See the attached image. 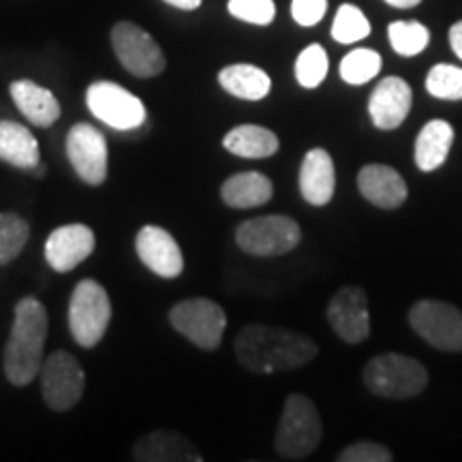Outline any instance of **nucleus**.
<instances>
[{
  "label": "nucleus",
  "mask_w": 462,
  "mask_h": 462,
  "mask_svg": "<svg viewBox=\"0 0 462 462\" xmlns=\"http://www.w3.org/2000/svg\"><path fill=\"white\" fill-rule=\"evenodd\" d=\"M234 354L246 371L251 373H279L296 371L313 362L319 346L310 337L279 326L242 328L234 340Z\"/></svg>",
  "instance_id": "nucleus-1"
},
{
  "label": "nucleus",
  "mask_w": 462,
  "mask_h": 462,
  "mask_svg": "<svg viewBox=\"0 0 462 462\" xmlns=\"http://www.w3.org/2000/svg\"><path fill=\"white\" fill-rule=\"evenodd\" d=\"M45 338H48V310L37 298H22L15 304L14 326L5 345V377L15 388H26L42 371Z\"/></svg>",
  "instance_id": "nucleus-2"
},
{
  "label": "nucleus",
  "mask_w": 462,
  "mask_h": 462,
  "mask_svg": "<svg viewBox=\"0 0 462 462\" xmlns=\"http://www.w3.org/2000/svg\"><path fill=\"white\" fill-rule=\"evenodd\" d=\"M323 439L321 415L304 394H289L276 429V454L285 460H304L319 448Z\"/></svg>",
  "instance_id": "nucleus-3"
},
{
  "label": "nucleus",
  "mask_w": 462,
  "mask_h": 462,
  "mask_svg": "<svg viewBox=\"0 0 462 462\" xmlns=\"http://www.w3.org/2000/svg\"><path fill=\"white\" fill-rule=\"evenodd\" d=\"M364 383L374 396L404 401L421 394L429 385V371L420 360L402 354H381L364 366Z\"/></svg>",
  "instance_id": "nucleus-4"
},
{
  "label": "nucleus",
  "mask_w": 462,
  "mask_h": 462,
  "mask_svg": "<svg viewBox=\"0 0 462 462\" xmlns=\"http://www.w3.org/2000/svg\"><path fill=\"white\" fill-rule=\"evenodd\" d=\"M112 319V302L101 282L84 279L73 289L69 302V330L84 349H92L106 337Z\"/></svg>",
  "instance_id": "nucleus-5"
},
{
  "label": "nucleus",
  "mask_w": 462,
  "mask_h": 462,
  "mask_svg": "<svg viewBox=\"0 0 462 462\" xmlns=\"http://www.w3.org/2000/svg\"><path fill=\"white\" fill-rule=\"evenodd\" d=\"M302 240V229L285 215L248 218L236 229V245L253 257H276L291 253Z\"/></svg>",
  "instance_id": "nucleus-6"
},
{
  "label": "nucleus",
  "mask_w": 462,
  "mask_h": 462,
  "mask_svg": "<svg viewBox=\"0 0 462 462\" xmlns=\"http://www.w3.org/2000/svg\"><path fill=\"white\" fill-rule=\"evenodd\" d=\"M173 330L182 334L195 346L204 351H215L221 345L227 315L217 302L208 298H189L178 302L170 310Z\"/></svg>",
  "instance_id": "nucleus-7"
},
{
  "label": "nucleus",
  "mask_w": 462,
  "mask_h": 462,
  "mask_svg": "<svg viewBox=\"0 0 462 462\" xmlns=\"http://www.w3.org/2000/svg\"><path fill=\"white\" fill-rule=\"evenodd\" d=\"M112 50L126 71L140 79L157 78L165 71V54L150 32L135 22H116L112 28Z\"/></svg>",
  "instance_id": "nucleus-8"
},
{
  "label": "nucleus",
  "mask_w": 462,
  "mask_h": 462,
  "mask_svg": "<svg viewBox=\"0 0 462 462\" xmlns=\"http://www.w3.org/2000/svg\"><path fill=\"white\" fill-rule=\"evenodd\" d=\"M409 323L421 340L446 354H462V313L441 300H420L409 310Z\"/></svg>",
  "instance_id": "nucleus-9"
},
{
  "label": "nucleus",
  "mask_w": 462,
  "mask_h": 462,
  "mask_svg": "<svg viewBox=\"0 0 462 462\" xmlns=\"http://www.w3.org/2000/svg\"><path fill=\"white\" fill-rule=\"evenodd\" d=\"M39 377H42L43 401L51 411H71L84 396V368L67 351H54L48 360H43Z\"/></svg>",
  "instance_id": "nucleus-10"
},
{
  "label": "nucleus",
  "mask_w": 462,
  "mask_h": 462,
  "mask_svg": "<svg viewBox=\"0 0 462 462\" xmlns=\"http://www.w3.org/2000/svg\"><path fill=\"white\" fill-rule=\"evenodd\" d=\"M86 106L95 118L116 131L140 129L146 123V107L133 92L114 82H95L86 90Z\"/></svg>",
  "instance_id": "nucleus-11"
},
{
  "label": "nucleus",
  "mask_w": 462,
  "mask_h": 462,
  "mask_svg": "<svg viewBox=\"0 0 462 462\" xmlns=\"http://www.w3.org/2000/svg\"><path fill=\"white\" fill-rule=\"evenodd\" d=\"M67 157L79 180L99 187L107 178V140L88 123L73 125L67 133Z\"/></svg>",
  "instance_id": "nucleus-12"
},
{
  "label": "nucleus",
  "mask_w": 462,
  "mask_h": 462,
  "mask_svg": "<svg viewBox=\"0 0 462 462\" xmlns=\"http://www.w3.org/2000/svg\"><path fill=\"white\" fill-rule=\"evenodd\" d=\"M328 323L340 340L360 345L371 337V313H368L366 291L357 285L340 287L326 310Z\"/></svg>",
  "instance_id": "nucleus-13"
},
{
  "label": "nucleus",
  "mask_w": 462,
  "mask_h": 462,
  "mask_svg": "<svg viewBox=\"0 0 462 462\" xmlns=\"http://www.w3.org/2000/svg\"><path fill=\"white\" fill-rule=\"evenodd\" d=\"M135 251L150 273L161 279H176L184 270L180 246L170 231L157 225H146L135 238Z\"/></svg>",
  "instance_id": "nucleus-14"
},
{
  "label": "nucleus",
  "mask_w": 462,
  "mask_h": 462,
  "mask_svg": "<svg viewBox=\"0 0 462 462\" xmlns=\"http://www.w3.org/2000/svg\"><path fill=\"white\" fill-rule=\"evenodd\" d=\"M95 251V234L88 225H62L50 234L45 242V259L50 268L65 274L86 262Z\"/></svg>",
  "instance_id": "nucleus-15"
},
{
  "label": "nucleus",
  "mask_w": 462,
  "mask_h": 462,
  "mask_svg": "<svg viewBox=\"0 0 462 462\" xmlns=\"http://www.w3.org/2000/svg\"><path fill=\"white\" fill-rule=\"evenodd\" d=\"M413 106L411 86L402 78L390 75L374 86L371 101H368V114L373 125L381 131H394L407 120Z\"/></svg>",
  "instance_id": "nucleus-16"
},
{
  "label": "nucleus",
  "mask_w": 462,
  "mask_h": 462,
  "mask_svg": "<svg viewBox=\"0 0 462 462\" xmlns=\"http://www.w3.org/2000/svg\"><path fill=\"white\" fill-rule=\"evenodd\" d=\"M357 189L368 204L381 210H396L409 198V189L404 178L394 167L371 163L364 165L357 173Z\"/></svg>",
  "instance_id": "nucleus-17"
},
{
  "label": "nucleus",
  "mask_w": 462,
  "mask_h": 462,
  "mask_svg": "<svg viewBox=\"0 0 462 462\" xmlns=\"http://www.w3.org/2000/svg\"><path fill=\"white\" fill-rule=\"evenodd\" d=\"M337 189V170L330 152L323 148H313L304 154L300 165V193L306 204L328 206L334 198Z\"/></svg>",
  "instance_id": "nucleus-18"
},
{
  "label": "nucleus",
  "mask_w": 462,
  "mask_h": 462,
  "mask_svg": "<svg viewBox=\"0 0 462 462\" xmlns=\"http://www.w3.org/2000/svg\"><path fill=\"white\" fill-rule=\"evenodd\" d=\"M9 92L22 116L39 129H48L60 118L62 109L54 92L34 84L32 79H15V82H11Z\"/></svg>",
  "instance_id": "nucleus-19"
},
{
  "label": "nucleus",
  "mask_w": 462,
  "mask_h": 462,
  "mask_svg": "<svg viewBox=\"0 0 462 462\" xmlns=\"http://www.w3.org/2000/svg\"><path fill=\"white\" fill-rule=\"evenodd\" d=\"M133 460L140 462H201L198 448L171 430H154L133 446Z\"/></svg>",
  "instance_id": "nucleus-20"
},
{
  "label": "nucleus",
  "mask_w": 462,
  "mask_h": 462,
  "mask_svg": "<svg viewBox=\"0 0 462 462\" xmlns=\"http://www.w3.org/2000/svg\"><path fill=\"white\" fill-rule=\"evenodd\" d=\"M274 195L273 180L259 171H240L229 176L221 187V199L236 210L265 206Z\"/></svg>",
  "instance_id": "nucleus-21"
},
{
  "label": "nucleus",
  "mask_w": 462,
  "mask_h": 462,
  "mask_svg": "<svg viewBox=\"0 0 462 462\" xmlns=\"http://www.w3.org/2000/svg\"><path fill=\"white\" fill-rule=\"evenodd\" d=\"M0 161L17 170H32L42 163V150L32 131L14 120H0Z\"/></svg>",
  "instance_id": "nucleus-22"
},
{
  "label": "nucleus",
  "mask_w": 462,
  "mask_h": 462,
  "mask_svg": "<svg viewBox=\"0 0 462 462\" xmlns=\"http://www.w3.org/2000/svg\"><path fill=\"white\" fill-rule=\"evenodd\" d=\"M454 143V129L446 120H430L415 140V165L421 171H435L446 163Z\"/></svg>",
  "instance_id": "nucleus-23"
},
{
  "label": "nucleus",
  "mask_w": 462,
  "mask_h": 462,
  "mask_svg": "<svg viewBox=\"0 0 462 462\" xmlns=\"http://www.w3.org/2000/svg\"><path fill=\"white\" fill-rule=\"evenodd\" d=\"M225 150L242 159H268L279 152L281 143L274 131L259 125L234 126L223 140Z\"/></svg>",
  "instance_id": "nucleus-24"
},
{
  "label": "nucleus",
  "mask_w": 462,
  "mask_h": 462,
  "mask_svg": "<svg viewBox=\"0 0 462 462\" xmlns=\"http://www.w3.org/2000/svg\"><path fill=\"white\" fill-rule=\"evenodd\" d=\"M218 84L236 99L262 101L268 97L273 82L270 75L255 65H229L218 73Z\"/></svg>",
  "instance_id": "nucleus-25"
},
{
  "label": "nucleus",
  "mask_w": 462,
  "mask_h": 462,
  "mask_svg": "<svg viewBox=\"0 0 462 462\" xmlns=\"http://www.w3.org/2000/svg\"><path fill=\"white\" fill-rule=\"evenodd\" d=\"M388 37H390L392 50H394L398 56H404V58L421 54V51L429 48L430 43L429 28L415 20L392 22L388 26Z\"/></svg>",
  "instance_id": "nucleus-26"
},
{
  "label": "nucleus",
  "mask_w": 462,
  "mask_h": 462,
  "mask_svg": "<svg viewBox=\"0 0 462 462\" xmlns=\"http://www.w3.org/2000/svg\"><path fill=\"white\" fill-rule=\"evenodd\" d=\"M31 238V225L15 212H0V265L20 257Z\"/></svg>",
  "instance_id": "nucleus-27"
},
{
  "label": "nucleus",
  "mask_w": 462,
  "mask_h": 462,
  "mask_svg": "<svg viewBox=\"0 0 462 462\" xmlns=\"http://www.w3.org/2000/svg\"><path fill=\"white\" fill-rule=\"evenodd\" d=\"M381 65H383V60H381L377 51L368 48H357L340 60L338 71L346 84L362 86L371 82L373 78H377Z\"/></svg>",
  "instance_id": "nucleus-28"
},
{
  "label": "nucleus",
  "mask_w": 462,
  "mask_h": 462,
  "mask_svg": "<svg viewBox=\"0 0 462 462\" xmlns=\"http://www.w3.org/2000/svg\"><path fill=\"white\" fill-rule=\"evenodd\" d=\"M371 34V22L362 14L356 5H340L337 17L332 22V39L334 42L349 45L366 39Z\"/></svg>",
  "instance_id": "nucleus-29"
},
{
  "label": "nucleus",
  "mask_w": 462,
  "mask_h": 462,
  "mask_svg": "<svg viewBox=\"0 0 462 462\" xmlns=\"http://www.w3.org/2000/svg\"><path fill=\"white\" fill-rule=\"evenodd\" d=\"M330 60H328L326 50L319 43L309 45L300 51L296 60V79L302 88H317L326 79Z\"/></svg>",
  "instance_id": "nucleus-30"
},
{
  "label": "nucleus",
  "mask_w": 462,
  "mask_h": 462,
  "mask_svg": "<svg viewBox=\"0 0 462 462\" xmlns=\"http://www.w3.org/2000/svg\"><path fill=\"white\" fill-rule=\"evenodd\" d=\"M426 90L435 99L462 101V69L454 65H435L426 75Z\"/></svg>",
  "instance_id": "nucleus-31"
},
{
  "label": "nucleus",
  "mask_w": 462,
  "mask_h": 462,
  "mask_svg": "<svg viewBox=\"0 0 462 462\" xmlns=\"http://www.w3.org/2000/svg\"><path fill=\"white\" fill-rule=\"evenodd\" d=\"M229 14L246 24L268 26L276 17L274 0H229Z\"/></svg>",
  "instance_id": "nucleus-32"
},
{
  "label": "nucleus",
  "mask_w": 462,
  "mask_h": 462,
  "mask_svg": "<svg viewBox=\"0 0 462 462\" xmlns=\"http://www.w3.org/2000/svg\"><path fill=\"white\" fill-rule=\"evenodd\" d=\"M338 462H392L394 454L390 448L381 446L374 441H357L345 448L343 452L337 456Z\"/></svg>",
  "instance_id": "nucleus-33"
},
{
  "label": "nucleus",
  "mask_w": 462,
  "mask_h": 462,
  "mask_svg": "<svg viewBox=\"0 0 462 462\" xmlns=\"http://www.w3.org/2000/svg\"><path fill=\"white\" fill-rule=\"evenodd\" d=\"M328 11V0H291V17L300 26H317Z\"/></svg>",
  "instance_id": "nucleus-34"
},
{
  "label": "nucleus",
  "mask_w": 462,
  "mask_h": 462,
  "mask_svg": "<svg viewBox=\"0 0 462 462\" xmlns=\"http://www.w3.org/2000/svg\"><path fill=\"white\" fill-rule=\"evenodd\" d=\"M449 45H452L454 54L462 60V20L449 28Z\"/></svg>",
  "instance_id": "nucleus-35"
},
{
  "label": "nucleus",
  "mask_w": 462,
  "mask_h": 462,
  "mask_svg": "<svg viewBox=\"0 0 462 462\" xmlns=\"http://www.w3.org/2000/svg\"><path fill=\"white\" fill-rule=\"evenodd\" d=\"M163 3L171 5V7H176V9H182V11H195V9H199L201 0H163Z\"/></svg>",
  "instance_id": "nucleus-36"
},
{
  "label": "nucleus",
  "mask_w": 462,
  "mask_h": 462,
  "mask_svg": "<svg viewBox=\"0 0 462 462\" xmlns=\"http://www.w3.org/2000/svg\"><path fill=\"white\" fill-rule=\"evenodd\" d=\"M383 3H388L396 9H413V7H418L421 0H383Z\"/></svg>",
  "instance_id": "nucleus-37"
},
{
  "label": "nucleus",
  "mask_w": 462,
  "mask_h": 462,
  "mask_svg": "<svg viewBox=\"0 0 462 462\" xmlns=\"http://www.w3.org/2000/svg\"><path fill=\"white\" fill-rule=\"evenodd\" d=\"M32 171H34V173H37V176H43V173H45V167H43L42 163H39L37 167H32Z\"/></svg>",
  "instance_id": "nucleus-38"
}]
</instances>
